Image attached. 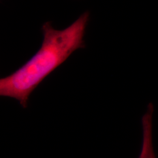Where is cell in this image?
<instances>
[{"label":"cell","mask_w":158,"mask_h":158,"mask_svg":"<svg viewBox=\"0 0 158 158\" xmlns=\"http://www.w3.org/2000/svg\"><path fill=\"white\" fill-rule=\"evenodd\" d=\"M89 17V12H85L63 30L53 28L49 22L45 23L41 47L15 72L0 79V96L15 98L23 108L27 107L29 96L40 83L74 51L85 48L83 38Z\"/></svg>","instance_id":"obj_1"},{"label":"cell","mask_w":158,"mask_h":158,"mask_svg":"<svg viewBox=\"0 0 158 158\" xmlns=\"http://www.w3.org/2000/svg\"><path fill=\"white\" fill-rule=\"evenodd\" d=\"M154 111L153 105L149 103L145 114L142 118L143 140L141 152L138 158H156L152 141V119Z\"/></svg>","instance_id":"obj_2"}]
</instances>
